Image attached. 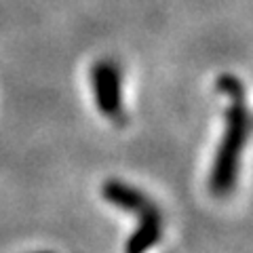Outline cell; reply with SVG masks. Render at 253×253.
<instances>
[{"label":"cell","instance_id":"1","mask_svg":"<svg viewBox=\"0 0 253 253\" xmlns=\"http://www.w3.org/2000/svg\"><path fill=\"white\" fill-rule=\"evenodd\" d=\"M217 91L230 99L226 112V131L217 148L215 161L211 167L209 188L215 196H228L236 186L241 167V156L245 144L253 129V118L249 114L247 101H245V86L236 76L224 74L217 78Z\"/></svg>","mask_w":253,"mask_h":253},{"label":"cell","instance_id":"2","mask_svg":"<svg viewBox=\"0 0 253 253\" xmlns=\"http://www.w3.org/2000/svg\"><path fill=\"white\" fill-rule=\"evenodd\" d=\"M104 199L114 207L137 215L139 226L126 243V253H148L163 236V213L141 190L121 179H108L101 188Z\"/></svg>","mask_w":253,"mask_h":253},{"label":"cell","instance_id":"3","mask_svg":"<svg viewBox=\"0 0 253 253\" xmlns=\"http://www.w3.org/2000/svg\"><path fill=\"white\" fill-rule=\"evenodd\" d=\"M91 83L93 95L99 112H104L110 121L123 123L125 110H123V74L121 68L110 59H101L91 70Z\"/></svg>","mask_w":253,"mask_h":253},{"label":"cell","instance_id":"4","mask_svg":"<svg viewBox=\"0 0 253 253\" xmlns=\"http://www.w3.org/2000/svg\"><path fill=\"white\" fill-rule=\"evenodd\" d=\"M36 253H51V251H36Z\"/></svg>","mask_w":253,"mask_h":253}]
</instances>
